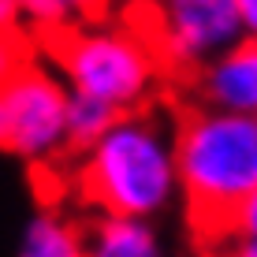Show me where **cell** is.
<instances>
[{"instance_id":"obj_13","label":"cell","mask_w":257,"mask_h":257,"mask_svg":"<svg viewBox=\"0 0 257 257\" xmlns=\"http://www.w3.org/2000/svg\"><path fill=\"white\" fill-rule=\"evenodd\" d=\"M12 30H26L23 4L19 0H0V34H12Z\"/></svg>"},{"instance_id":"obj_7","label":"cell","mask_w":257,"mask_h":257,"mask_svg":"<svg viewBox=\"0 0 257 257\" xmlns=\"http://www.w3.org/2000/svg\"><path fill=\"white\" fill-rule=\"evenodd\" d=\"M86 253H97V257H149V253H161V235L153 231V224L146 216L97 212L93 224H86Z\"/></svg>"},{"instance_id":"obj_14","label":"cell","mask_w":257,"mask_h":257,"mask_svg":"<svg viewBox=\"0 0 257 257\" xmlns=\"http://www.w3.org/2000/svg\"><path fill=\"white\" fill-rule=\"evenodd\" d=\"M238 19H242V34L246 38H257V0H235Z\"/></svg>"},{"instance_id":"obj_9","label":"cell","mask_w":257,"mask_h":257,"mask_svg":"<svg viewBox=\"0 0 257 257\" xmlns=\"http://www.w3.org/2000/svg\"><path fill=\"white\" fill-rule=\"evenodd\" d=\"M19 4L30 34L56 30V26H71V23L108 19L116 12V0H19Z\"/></svg>"},{"instance_id":"obj_8","label":"cell","mask_w":257,"mask_h":257,"mask_svg":"<svg viewBox=\"0 0 257 257\" xmlns=\"http://www.w3.org/2000/svg\"><path fill=\"white\" fill-rule=\"evenodd\" d=\"M23 253H30V257H78V253H86V224L67 216V212H60L56 205H49L45 212H38L26 224Z\"/></svg>"},{"instance_id":"obj_6","label":"cell","mask_w":257,"mask_h":257,"mask_svg":"<svg viewBox=\"0 0 257 257\" xmlns=\"http://www.w3.org/2000/svg\"><path fill=\"white\" fill-rule=\"evenodd\" d=\"M183 90H190V101L257 116V38L242 34L235 45L194 71Z\"/></svg>"},{"instance_id":"obj_5","label":"cell","mask_w":257,"mask_h":257,"mask_svg":"<svg viewBox=\"0 0 257 257\" xmlns=\"http://www.w3.org/2000/svg\"><path fill=\"white\" fill-rule=\"evenodd\" d=\"M67 82L41 56L0 82V153L26 164L67 157Z\"/></svg>"},{"instance_id":"obj_2","label":"cell","mask_w":257,"mask_h":257,"mask_svg":"<svg viewBox=\"0 0 257 257\" xmlns=\"http://www.w3.org/2000/svg\"><path fill=\"white\" fill-rule=\"evenodd\" d=\"M67 190L93 212H127L146 220L168 212L179 198L172 116L153 101L119 112L93 146L71 157Z\"/></svg>"},{"instance_id":"obj_10","label":"cell","mask_w":257,"mask_h":257,"mask_svg":"<svg viewBox=\"0 0 257 257\" xmlns=\"http://www.w3.org/2000/svg\"><path fill=\"white\" fill-rule=\"evenodd\" d=\"M116 116H119V108L97 101L90 93L71 90V97H67V157H78L86 146H93L112 127Z\"/></svg>"},{"instance_id":"obj_1","label":"cell","mask_w":257,"mask_h":257,"mask_svg":"<svg viewBox=\"0 0 257 257\" xmlns=\"http://www.w3.org/2000/svg\"><path fill=\"white\" fill-rule=\"evenodd\" d=\"M172 146L194 246H235L238 212L257 190V116L187 101L172 112Z\"/></svg>"},{"instance_id":"obj_12","label":"cell","mask_w":257,"mask_h":257,"mask_svg":"<svg viewBox=\"0 0 257 257\" xmlns=\"http://www.w3.org/2000/svg\"><path fill=\"white\" fill-rule=\"evenodd\" d=\"M235 250L257 257V190L250 194V201L238 212V231H235Z\"/></svg>"},{"instance_id":"obj_4","label":"cell","mask_w":257,"mask_h":257,"mask_svg":"<svg viewBox=\"0 0 257 257\" xmlns=\"http://www.w3.org/2000/svg\"><path fill=\"white\" fill-rule=\"evenodd\" d=\"M116 15L146 38L168 86H183L201 64L242 38L235 0H123Z\"/></svg>"},{"instance_id":"obj_15","label":"cell","mask_w":257,"mask_h":257,"mask_svg":"<svg viewBox=\"0 0 257 257\" xmlns=\"http://www.w3.org/2000/svg\"><path fill=\"white\" fill-rule=\"evenodd\" d=\"M119 4H123V0H116V8H119Z\"/></svg>"},{"instance_id":"obj_3","label":"cell","mask_w":257,"mask_h":257,"mask_svg":"<svg viewBox=\"0 0 257 257\" xmlns=\"http://www.w3.org/2000/svg\"><path fill=\"white\" fill-rule=\"evenodd\" d=\"M34 45L38 56L67 82V90L90 93L119 112L157 101L161 86H168L164 67L146 38L116 12L108 19L41 30L34 34Z\"/></svg>"},{"instance_id":"obj_11","label":"cell","mask_w":257,"mask_h":257,"mask_svg":"<svg viewBox=\"0 0 257 257\" xmlns=\"http://www.w3.org/2000/svg\"><path fill=\"white\" fill-rule=\"evenodd\" d=\"M34 56H38V45H34V34L30 30L0 34V82H8L15 71H23Z\"/></svg>"}]
</instances>
